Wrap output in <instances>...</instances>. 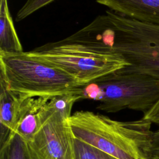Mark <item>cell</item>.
<instances>
[{"mask_svg":"<svg viewBox=\"0 0 159 159\" xmlns=\"http://www.w3.org/2000/svg\"><path fill=\"white\" fill-rule=\"evenodd\" d=\"M73 136L117 159H152V122L142 117L119 121L89 111L68 119Z\"/></svg>","mask_w":159,"mask_h":159,"instance_id":"cell-1","label":"cell"},{"mask_svg":"<svg viewBox=\"0 0 159 159\" xmlns=\"http://www.w3.org/2000/svg\"><path fill=\"white\" fill-rule=\"evenodd\" d=\"M80 100L99 102L97 109L114 113L129 109L146 114L159 100V80L119 70L75 89Z\"/></svg>","mask_w":159,"mask_h":159,"instance_id":"cell-2","label":"cell"},{"mask_svg":"<svg viewBox=\"0 0 159 159\" xmlns=\"http://www.w3.org/2000/svg\"><path fill=\"white\" fill-rule=\"evenodd\" d=\"M0 75L10 90L24 98L52 97L80 86L63 70L27 52L0 54Z\"/></svg>","mask_w":159,"mask_h":159,"instance_id":"cell-3","label":"cell"},{"mask_svg":"<svg viewBox=\"0 0 159 159\" xmlns=\"http://www.w3.org/2000/svg\"><path fill=\"white\" fill-rule=\"evenodd\" d=\"M115 26L113 52L129 66L120 71L150 76L159 80V25L134 20L106 11Z\"/></svg>","mask_w":159,"mask_h":159,"instance_id":"cell-4","label":"cell"},{"mask_svg":"<svg viewBox=\"0 0 159 159\" xmlns=\"http://www.w3.org/2000/svg\"><path fill=\"white\" fill-rule=\"evenodd\" d=\"M73 76L80 84L129 66L116 53L103 54L47 43L27 52Z\"/></svg>","mask_w":159,"mask_h":159,"instance_id":"cell-5","label":"cell"},{"mask_svg":"<svg viewBox=\"0 0 159 159\" xmlns=\"http://www.w3.org/2000/svg\"><path fill=\"white\" fill-rule=\"evenodd\" d=\"M45 114L48 119L26 142L31 159H75V137L68 119L56 112Z\"/></svg>","mask_w":159,"mask_h":159,"instance_id":"cell-6","label":"cell"},{"mask_svg":"<svg viewBox=\"0 0 159 159\" xmlns=\"http://www.w3.org/2000/svg\"><path fill=\"white\" fill-rule=\"evenodd\" d=\"M50 97L37 96L24 98L20 104L14 133L25 142L31 140L45 122L44 109Z\"/></svg>","mask_w":159,"mask_h":159,"instance_id":"cell-7","label":"cell"},{"mask_svg":"<svg viewBox=\"0 0 159 159\" xmlns=\"http://www.w3.org/2000/svg\"><path fill=\"white\" fill-rule=\"evenodd\" d=\"M114 12L140 22L159 25V0H96Z\"/></svg>","mask_w":159,"mask_h":159,"instance_id":"cell-8","label":"cell"},{"mask_svg":"<svg viewBox=\"0 0 159 159\" xmlns=\"http://www.w3.org/2000/svg\"><path fill=\"white\" fill-rule=\"evenodd\" d=\"M24 99L10 90L4 78L0 75V148L15 135L17 117Z\"/></svg>","mask_w":159,"mask_h":159,"instance_id":"cell-9","label":"cell"},{"mask_svg":"<svg viewBox=\"0 0 159 159\" xmlns=\"http://www.w3.org/2000/svg\"><path fill=\"white\" fill-rule=\"evenodd\" d=\"M22 52V47L14 25L7 0H0V54Z\"/></svg>","mask_w":159,"mask_h":159,"instance_id":"cell-10","label":"cell"},{"mask_svg":"<svg viewBox=\"0 0 159 159\" xmlns=\"http://www.w3.org/2000/svg\"><path fill=\"white\" fill-rule=\"evenodd\" d=\"M80 100V96L73 91L50 97L45 107L47 113L56 112L65 119H69L71 116L73 104Z\"/></svg>","mask_w":159,"mask_h":159,"instance_id":"cell-11","label":"cell"},{"mask_svg":"<svg viewBox=\"0 0 159 159\" xmlns=\"http://www.w3.org/2000/svg\"><path fill=\"white\" fill-rule=\"evenodd\" d=\"M0 159H31L26 142L18 134H15L0 148Z\"/></svg>","mask_w":159,"mask_h":159,"instance_id":"cell-12","label":"cell"},{"mask_svg":"<svg viewBox=\"0 0 159 159\" xmlns=\"http://www.w3.org/2000/svg\"><path fill=\"white\" fill-rule=\"evenodd\" d=\"M75 159H117L75 138Z\"/></svg>","mask_w":159,"mask_h":159,"instance_id":"cell-13","label":"cell"},{"mask_svg":"<svg viewBox=\"0 0 159 159\" xmlns=\"http://www.w3.org/2000/svg\"><path fill=\"white\" fill-rule=\"evenodd\" d=\"M55 0H27L18 11L16 21L19 22Z\"/></svg>","mask_w":159,"mask_h":159,"instance_id":"cell-14","label":"cell"},{"mask_svg":"<svg viewBox=\"0 0 159 159\" xmlns=\"http://www.w3.org/2000/svg\"><path fill=\"white\" fill-rule=\"evenodd\" d=\"M143 117L159 125V100L148 112L143 114Z\"/></svg>","mask_w":159,"mask_h":159,"instance_id":"cell-15","label":"cell"},{"mask_svg":"<svg viewBox=\"0 0 159 159\" xmlns=\"http://www.w3.org/2000/svg\"><path fill=\"white\" fill-rule=\"evenodd\" d=\"M152 152L154 156L159 157V129L153 132Z\"/></svg>","mask_w":159,"mask_h":159,"instance_id":"cell-16","label":"cell"},{"mask_svg":"<svg viewBox=\"0 0 159 159\" xmlns=\"http://www.w3.org/2000/svg\"><path fill=\"white\" fill-rule=\"evenodd\" d=\"M152 159H159V157H156V156H154L153 155V158Z\"/></svg>","mask_w":159,"mask_h":159,"instance_id":"cell-17","label":"cell"}]
</instances>
